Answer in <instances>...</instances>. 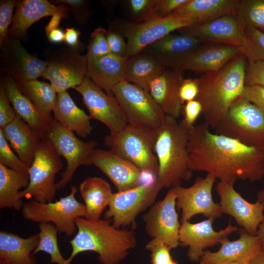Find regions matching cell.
Here are the masks:
<instances>
[{"mask_svg": "<svg viewBox=\"0 0 264 264\" xmlns=\"http://www.w3.org/2000/svg\"><path fill=\"white\" fill-rule=\"evenodd\" d=\"M189 129L182 121L166 115L154 136V152L157 158V181L162 188L180 185L189 181L193 171L188 164L187 144Z\"/></svg>", "mask_w": 264, "mask_h": 264, "instance_id": "obj_4", "label": "cell"}, {"mask_svg": "<svg viewBox=\"0 0 264 264\" xmlns=\"http://www.w3.org/2000/svg\"><path fill=\"white\" fill-rule=\"evenodd\" d=\"M128 58L109 54L88 60L87 75L108 94L113 95V88L125 80Z\"/></svg>", "mask_w": 264, "mask_h": 264, "instance_id": "obj_28", "label": "cell"}, {"mask_svg": "<svg viewBox=\"0 0 264 264\" xmlns=\"http://www.w3.org/2000/svg\"><path fill=\"white\" fill-rule=\"evenodd\" d=\"M198 93V87L196 79H183L179 91V98L182 104L196 99Z\"/></svg>", "mask_w": 264, "mask_h": 264, "instance_id": "obj_50", "label": "cell"}, {"mask_svg": "<svg viewBox=\"0 0 264 264\" xmlns=\"http://www.w3.org/2000/svg\"><path fill=\"white\" fill-rule=\"evenodd\" d=\"M239 0H188L172 15L189 18L195 24L202 23L218 18L236 15Z\"/></svg>", "mask_w": 264, "mask_h": 264, "instance_id": "obj_32", "label": "cell"}, {"mask_svg": "<svg viewBox=\"0 0 264 264\" xmlns=\"http://www.w3.org/2000/svg\"><path fill=\"white\" fill-rule=\"evenodd\" d=\"M176 197L171 188L164 198L154 202L143 216L146 233L152 239L164 243L171 249L179 242L180 223L176 210Z\"/></svg>", "mask_w": 264, "mask_h": 264, "instance_id": "obj_14", "label": "cell"}, {"mask_svg": "<svg viewBox=\"0 0 264 264\" xmlns=\"http://www.w3.org/2000/svg\"><path fill=\"white\" fill-rule=\"evenodd\" d=\"M43 77L50 82L57 93L80 85L87 74L86 55L71 48L54 53L47 60Z\"/></svg>", "mask_w": 264, "mask_h": 264, "instance_id": "obj_16", "label": "cell"}, {"mask_svg": "<svg viewBox=\"0 0 264 264\" xmlns=\"http://www.w3.org/2000/svg\"><path fill=\"white\" fill-rule=\"evenodd\" d=\"M0 129L11 148L20 159L30 167L42 138L18 115Z\"/></svg>", "mask_w": 264, "mask_h": 264, "instance_id": "obj_29", "label": "cell"}, {"mask_svg": "<svg viewBox=\"0 0 264 264\" xmlns=\"http://www.w3.org/2000/svg\"><path fill=\"white\" fill-rule=\"evenodd\" d=\"M245 27L236 15H228L179 30L204 42L232 45L242 51L246 45Z\"/></svg>", "mask_w": 264, "mask_h": 264, "instance_id": "obj_18", "label": "cell"}, {"mask_svg": "<svg viewBox=\"0 0 264 264\" xmlns=\"http://www.w3.org/2000/svg\"><path fill=\"white\" fill-rule=\"evenodd\" d=\"M165 69L152 56L141 52L128 57L125 80L149 92L151 83Z\"/></svg>", "mask_w": 264, "mask_h": 264, "instance_id": "obj_34", "label": "cell"}, {"mask_svg": "<svg viewBox=\"0 0 264 264\" xmlns=\"http://www.w3.org/2000/svg\"><path fill=\"white\" fill-rule=\"evenodd\" d=\"M169 264H177V263L175 261H173L171 263H170Z\"/></svg>", "mask_w": 264, "mask_h": 264, "instance_id": "obj_60", "label": "cell"}, {"mask_svg": "<svg viewBox=\"0 0 264 264\" xmlns=\"http://www.w3.org/2000/svg\"><path fill=\"white\" fill-rule=\"evenodd\" d=\"M57 2L63 3L73 7H80L85 3L82 0H57Z\"/></svg>", "mask_w": 264, "mask_h": 264, "instance_id": "obj_56", "label": "cell"}, {"mask_svg": "<svg viewBox=\"0 0 264 264\" xmlns=\"http://www.w3.org/2000/svg\"><path fill=\"white\" fill-rule=\"evenodd\" d=\"M90 164L104 174L118 192L125 191L140 185L141 171L111 150L95 149L91 155Z\"/></svg>", "mask_w": 264, "mask_h": 264, "instance_id": "obj_21", "label": "cell"}, {"mask_svg": "<svg viewBox=\"0 0 264 264\" xmlns=\"http://www.w3.org/2000/svg\"><path fill=\"white\" fill-rule=\"evenodd\" d=\"M59 13L67 15V8L64 5L56 6L46 0L17 1L8 37L17 39L24 38L27 29L34 23L44 17Z\"/></svg>", "mask_w": 264, "mask_h": 264, "instance_id": "obj_26", "label": "cell"}, {"mask_svg": "<svg viewBox=\"0 0 264 264\" xmlns=\"http://www.w3.org/2000/svg\"><path fill=\"white\" fill-rule=\"evenodd\" d=\"M66 15H67L59 13L52 16L50 21L44 28L46 35H47L51 31L58 28L61 19L64 17H66Z\"/></svg>", "mask_w": 264, "mask_h": 264, "instance_id": "obj_53", "label": "cell"}, {"mask_svg": "<svg viewBox=\"0 0 264 264\" xmlns=\"http://www.w3.org/2000/svg\"><path fill=\"white\" fill-rule=\"evenodd\" d=\"M215 129V133L264 153V112L240 97Z\"/></svg>", "mask_w": 264, "mask_h": 264, "instance_id": "obj_6", "label": "cell"}, {"mask_svg": "<svg viewBox=\"0 0 264 264\" xmlns=\"http://www.w3.org/2000/svg\"><path fill=\"white\" fill-rule=\"evenodd\" d=\"M241 97L264 112V87L256 85L245 86Z\"/></svg>", "mask_w": 264, "mask_h": 264, "instance_id": "obj_48", "label": "cell"}, {"mask_svg": "<svg viewBox=\"0 0 264 264\" xmlns=\"http://www.w3.org/2000/svg\"><path fill=\"white\" fill-rule=\"evenodd\" d=\"M248 264H264V249L261 250L255 255Z\"/></svg>", "mask_w": 264, "mask_h": 264, "instance_id": "obj_55", "label": "cell"}, {"mask_svg": "<svg viewBox=\"0 0 264 264\" xmlns=\"http://www.w3.org/2000/svg\"><path fill=\"white\" fill-rule=\"evenodd\" d=\"M107 31L99 27L91 33L86 54L88 61L110 54L106 38Z\"/></svg>", "mask_w": 264, "mask_h": 264, "instance_id": "obj_40", "label": "cell"}, {"mask_svg": "<svg viewBox=\"0 0 264 264\" xmlns=\"http://www.w3.org/2000/svg\"><path fill=\"white\" fill-rule=\"evenodd\" d=\"M52 111L54 120L79 136L84 138L91 133L92 127L89 116L77 107L66 91L57 93Z\"/></svg>", "mask_w": 264, "mask_h": 264, "instance_id": "obj_31", "label": "cell"}, {"mask_svg": "<svg viewBox=\"0 0 264 264\" xmlns=\"http://www.w3.org/2000/svg\"><path fill=\"white\" fill-rule=\"evenodd\" d=\"M39 242V234L22 238L6 231L0 232V264H37L32 253Z\"/></svg>", "mask_w": 264, "mask_h": 264, "instance_id": "obj_30", "label": "cell"}, {"mask_svg": "<svg viewBox=\"0 0 264 264\" xmlns=\"http://www.w3.org/2000/svg\"><path fill=\"white\" fill-rule=\"evenodd\" d=\"M111 223L108 219L77 218V232L70 241L72 252L67 261L70 263L80 253L93 251L101 264H118L136 247L137 239L133 230L116 228Z\"/></svg>", "mask_w": 264, "mask_h": 264, "instance_id": "obj_3", "label": "cell"}, {"mask_svg": "<svg viewBox=\"0 0 264 264\" xmlns=\"http://www.w3.org/2000/svg\"><path fill=\"white\" fill-rule=\"evenodd\" d=\"M264 206V189L261 190L257 195V200Z\"/></svg>", "mask_w": 264, "mask_h": 264, "instance_id": "obj_58", "label": "cell"}, {"mask_svg": "<svg viewBox=\"0 0 264 264\" xmlns=\"http://www.w3.org/2000/svg\"><path fill=\"white\" fill-rule=\"evenodd\" d=\"M0 163L15 171L28 174L29 167L11 150L0 129Z\"/></svg>", "mask_w": 264, "mask_h": 264, "instance_id": "obj_41", "label": "cell"}, {"mask_svg": "<svg viewBox=\"0 0 264 264\" xmlns=\"http://www.w3.org/2000/svg\"><path fill=\"white\" fill-rule=\"evenodd\" d=\"M183 71L181 68H165L150 86V94L164 113L176 119L183 108L179 91Z\"/></svg>", "mask_w": 264, "mask_h": 264, "instance_id": "obj_22", "label": "cell"}, {"mask_svg": "<svg viewBox=\"0 0 264 264\" xmlns=\"http://www.w3.org/2000/svg\"><path fill=\"white\" fill-rule=\"evenodd\" d=\"M1 46L4 48L5 60L17 81L35 80L43 77L47 62L28 53L18 39L8 37Z\"/></svg>", "mask_w": 264, "mask_h": 264, "instance_id": "obj_27", "label": "cell"}, {"mask_svg": "<svg viewBox=\"0 0 264 264\" xmlns=\"http://www.w3.org/2000/svg\"><path fill=\"white\" fill-rule=\"evenodd\" d=\"M246 58L241 54L219 70L197 78L196 98L202 106L204 123L215 129L232 105L241 97L245 86Z\"/></svg>", "mask_w": 264, "mask_h": 264, "instance_id": "obj_2", "label": "cell"}, {"mask_svg": "<svg viewBox=\"0 0 264 264\" xmlns=\"http://www.w3.org/2000/svg\"><path fill=\"white\" fill-rule=\"evenodd\" d=\"M239 239L229 241L228 237L221 242L220 249L215 252L204 251L199 260L203 264H222L230 262L247 264L262 248L257 235H249L244 229H240Z\"/></svg>", "mask_w": 264, "mask_h": 264, "instance_id": "obj_23", "label": "cell"}, {"mask_svg": "<svg viewBox=\"0 0 264 264\" xmlns=\"http://www.w3.org/2000/svg\"><path fill=\"white\" fill-rule=\"evenodd\" d=\"M157 0H130L128 1L130 9L138 23L157 18Z\"/></svg>", "mask_w": 264, "mask_h": 264, "instance_id": "obj_42", "label": "cell"}, {"mask_svg": "<svg viewBox=\"0 0 264 264\" xmlns=\"http://www.w3.org/2000/svg\"></svg>", "mask_w": 264, "mask_h": 264, "instance_id": "obj_62", "label": "cell"}, {"mask_svg": "<svg viewBox=\"0 0 264 264\" xmlns=\"http://www.w3.org/2000/svg\"><path fill=\"white\" fill-rule=\"evenodd\" d=\"M10 103L17 115L42 139L46 136L54 119L42 113L18 88L13 78L7 76L3 83Z\"/></svg>", "mask_w": 264, "mask_h": 264, "instance_id": "obj_25", "label": "cell"}, {"mask_svg": "<svg viewBox=\"0 0 264 264\" xmlns=\"http://www.w3.org/2000/svg\"><path fill=\"white\" fill-rule=\"evenodd\" d=\"M10 103L2 83L0 88V129L12 122L17 115Z\"/></svg>", "mask_w": 264, "mask_h": 264, "instance_id": "obj_47", "label": "cell"}, {"mask_svg": "<svg viewBox=\"0 0 264 264\" xmlns=\"http://www.w3.org/2000/svg\"><path fill=\"white\" fill-rule=\"evenodd\" d=\"M154 136L128 124L121 131L106 135L104 144L140 171H151L157 176L158 164L154 152Z\"/></svg>", "mask_w": 264, "mask_h": 264, "instance_id": "obj_9", "label": "cell"}, {"mask_svg": "<svg viewBox=\"0 0 264 264\" xmlns=\"http://www.w3.org/2000/svg\"><path fill=\"white\" fill-rule=\"evenodd\" d=\"M39 228V242L32 255L44 251L50 256L51 263L72 264L64 258L60 251L57 242L58 231L55 225L50 223L43 222L40 223Z\"/></svg>", "mask_w": 264, "mask_h": 264, "instance_id": "obj_37", "label": "cell"}, {"mask_svg": "<svg viewBox=\"0 0 264 264\" xmlns=\"http://www.w3.org/2000/svg\"><path fill=\"white\" fill-rule=\"evenodd\" d=\"M246 45L242 53L247 61L264 60V32L251 26L245 27Z\"/></svg>", "mask_w": 264, "mask_h": 264, "instance_id": "obj_39", "label": "cell"}, {"mask_svg": "<svg viewBox=\"0 0 264 264\" xmlns=\"http://www.w3.org/2000/svg\"><path fill=\"white\" fill-rule=\"evenodd\" d=\"M263 170L264 172V159H263Z\"/></svg>", "mask_w": 264, "mask_h": 264, "instance_id": "obj_61", "label": "cell"}, {"mask_svg": "<svg viewBox=\"0 0 264 264\" xmlns=\"http://www.w3.org/2000/svg\"><path fill=\"white\" fill-rule=\"evenodd\" d=\"M63 167L48 138H42L29 169V185L20 191V197L42 203L52 202L57 189L55 176Z\"/></svg>", "mask_w": 264, "mask_h": 264, "instance_id": "obj_7", "label": "cell"}, {"mask_svg": "<svg viewBox=\"0 0 264 264\" xmlns=\"http://www.w3.org/2000/svg\"><path fill=\"white\" fill-rule=\"evenodd\" d=\"M70 193L54 202L42 203L30 199L24 203L22 209L23 218L27 220L43 223H54L59 233L70 236L75 232V220L85 217L87 210L84 204L75 198L77 188L72 186Z\"/></svg>", "mask_w": 264, "mask_h": 264, "instance_id": "obj_8", "label": "cell"}, {"mask_svg": "<svg viewBox=\"0 0 264 264\" xmlns=\"http://www.w3.org/2000/svg\"><path fill=\"white\" fill-rule=\"evenodd\" d=\"M17 81L20 90L37 108L44 114L50 116L57 98V92L51 84L37 80Z\"/></svg>", "mask_w": 264, "mask_h": 264, "instance_id": "obj_36", "label": "cell"}, {"mask_svg": "<svg viewBox=\"0 0 264 264\" xmlns=\"http://www.w3.org/2000/svg\"><path fill=\"white\" fill-rule=\"evenodd\" d=\"M195 24L191 19L176 15L158 18L143 22H128L122 28L127 40L128 57L142 52L149 45L173 31Z\"/></svg>", "mask_w": 264, "mask_h": 264, "instance_id": "obj_12", "label": "cell"}, {"mask_svg": "<svg viewBox=\"0 0 264 264\" xmlns=\"http://www.w3.org/2000/svg\"><path fill=\"white\" fill-rule=\"evenodd\" d=\"M183 108L184 118L182 122L190 130L195 126V122L202 113V106L198 101L195 99L186 102Z\"/></svg>", "mask_w": 264, "mask_h": 264, "instance_id": "obj_49", "label": "cell"}, {"mask_svg": "<svg viewBox=\"0 0 264 264\" xmlns=\"http://www.w3.org/2000/svg\"><path fill=\"white\" fill-rule=\"evenodd\" d=\"M203 122L189 130L188 164L192 171L211 174L220 181L251 182L264 175V153L233 138L214 133Z\"/></svg>", "mask_w": 264, "mask_h": 264, "instance_id": "obj_1", "label": "cell"}, {"mask_svg": "<svg viewBox=\"0 0 264 264\" xmlns=\"http://www.w3.org/2000/svg\"><path fill=\"white\" fill-rule=\"evenodd\" d=\"M241 54L240 48L232 45H202L186 59L181 69L202 74L216 71Z\"/></svg>", "mask_w": 264, "mask_h": 264, "instance_id": "obj_24", "label": "cell"}, {"mask_svg": "<svg viewBox=\"0 0 264 264\" xmlns=\"http://www.w3.org/2000/svg\"><path fill=\"white\" fill-rule=\"evenodd\" d=\"M56 152L66 161V167L56 183L57 189L65 187L71 180L74 172L81 165H89L91 155L96 149L95 140L84 141L74 132L66 129L54 119L46 135Z\"/></svg>", "mask_w": 264, "mask_h": 264, "instance_id": "obj_11", "label": "cell"}, {"mask_svg": "<svg viewBox=\"0 0 264 264\" xmlns=\"http://www.w3.org/2000/svg\"><path fill=\"white\" fill-rule=\"evenodd\" d=\"M214 220L208 219L196 223H181L179 233L180 245L188 246L187 255L191 261L198 262L205 249L220 243L229 234L238 231L237 227L232 225L230 219L225 229L216 232L212 225Z\"/></svg>", "mask_w": 264, "mask_h": 264, "instance_id": "obj_19", "label": "cell"}, {"mask_svg": "<svg viewBox=\"0 0 264 264\" xmlns=\"http://www.w3.org/2000/svg\"><path fill=\"white\" fill-rule=\"evenodd\" d=\"M16 1L0 0V46L8 38V27L12 22V14Z\"/></svg>", "mask_w": 264, "mask_h": 264, "instance_id": "obj_44", "label": "cell"}, {"mask_svg": "<svg viewBox=\"0 0 264 264\" xmlns=\"http://www.w3.org/2000/svg\"><path fill=\"white\" fill-rule=\"evenodd\" d=\"M256 235L260 240L262 248L264 249V220L259 224Z\"/></svg>", "mask_w": 264, "mask_h": 264, "instance_id": "obj_57", "label": "cell"}, {"mask_svg": "<svg viewBox=\"0 0 264 264\" xmlns=\"http://www.w3.org/2000/svg\"><path fill=\"white\" fill-rule=\"evenodd\" d=\"M28 174L13 170L0 163V208L22 210L24 203L20 189L27 187Z\"/></svg>", "mask_w": 264, "mask_h": 264, "instance_id": "obj_35", "label": "cell"}, {"mask_svg": "<svg viewBox=\"0 0 264 264\" xmlns=\"http://www.w3.org/2000/svg\"><path fill=\"white\" fill-rule=\"evenodd\" d=\"M79 191L86 208L85 218L100 219L113 194L110 184L100 177H88L80 184Z\"/></svg>", "mask_w": 264, "mask_h": 264, "instance_id": "obj_33", "label": "cell"}, {"mask_svg": "<svg viewBox=\"0 0 264 264\" xmlns=\"http://www.w3.org/2000/svg\"><path fill=\"white\" fill-rule=\"evenodd\" d=\"M236 15L245 26H251L264 32V0H239Z\"/></svg>", "mask_w": 264, "mask_h": 264, "instance_id": "obj_38", "label": "cell"}, {"mask_svg": "<svg viewBox=\"0 0 264 264\" xmlns=\"http://www.w3.org/2000/svg\"><path fill=\"white\" fill-rule=\"evenodd\" d=\"M151 252V264H169L173 260L169 246L156 239H152L146 245Z\"/></svg>", "mask_w": 264, "mask_h": 264, "instance_id": "obj_43", "label": "cell"}, {"mask_svg": "<svg viewBox=\"0 0 264 264\" xmlns=\"http://www.w3.org/2000/svg\"><path fill=\"white\" fill-rule=\"evenodd\" d=\"M46 36L48 41L51 43L57 44L65 42V32L60 28L51 31Z\"/></svg>", "mask_w": 264, "mask_h": 264, "instance_id": "obj_54", "label": "cell"}, {"mask_svg": "<svg viewBox=\"0 0 264 264\" xmlns=\"http://www.w3.org/2000/svg\"><path fill=\"white\" fill-rule=\"evenodd\" d=\"M82 96L90 119L105 125L110 133H116L127 125L124 112L113 95L108 94L87 75L82 84L75 87Z\"/></svg>", "mask_w": 264, "mask_h": 264, "instance_id": "obj_15", "label": "cell"}, {"mask_svg": "<svg viewBox=\"0 0 264 264\" xmlns=\"http://www.w3.org/2000/svg\"><path fill=\"white\" fill-rule=\"evenodd\" d=\"M162 188L157 182L141 184L128 190L113 193L105 213V219L110 220L115 227L133 226L138 215L151 207Z\"/></svg>", "mask_w": 264, "mask_h": 264, "instance_id": "obj_10", "label": "cell"}, {"mask_svg": "<svg viewBox=\"0 0 264 264\" xmlns=\"http://www.w3.org/2000/svg\"><path fill=\"white\" fill-rule=\"evenodd\" d=\"M112 93L128 125L154 134L166 115L149 92L125 80L117 84Z\"/></svg>", "mask_w": 264, "mask_h": 264, "instance_id": "obj_5", "label": "cell"}, {"mask_svg": "<svg viewBox=\"0 0 264 264\" xmlns=\"http://www.w3.org/2000/svg\"><path fill=\"white\" fill-rule=\"evenodd\" d=\"M81 34L79 30L74 27L67 28L65 31V43L71 49L78 51L82 45L79 40Z\"/></svg>", "mask_w": 264, "mask_h": 264, "instance_id": "obj_52", "label": "cell"}, {"mask_svg": "<svg viewBox=\"0 0 264 264\" xmlns=\"http://www.w3.org/2000/svg\"><path fill=\"white\" fill-rule=\"evenodd\" d=\"M216 191L220 198L222 213L233 217L249 235L256 236L259 224L264 220V206L258 201L251 203L246 200L234 189V184L220 181Z\"/></svg>", "mask_w": 264, "mask_h": 264, "instance_id": "obj_17", "label": "cell"}, {"mask_svg": "<svg viewBox=\"0 0 264 264\" xmlns=\"http://www.w3.org/2000/svg\"><path fill=\"white\" fill-rule=\"evenodd\" d=\"M188 0H157V18H163L172 15L186 3Z\"/></svg>", "mask_w": 264, "mask_h": 264, "instance_id": "obj_51", "label": "cell"}, {"mask_svg": "<svg viewBox=\"0 0 264 264\" xmlns=\"http://www.w3.org/2000/svg\"><path fill=\"white\" fill-rule=\"evenodd\" d=\"M247 62L245 69V86L264 87V60Z\"/></svg>", "mask_w": 264, "mask_h": 264, "instance_id": "obj_45", "label": "cell"}, {"mask_svg": "<svg viewBox=\"0 0 264 264\" xmlns=\"http://www.w3.org/2000/svg\"><path fill=\"white\" fill-rule=\"evenodd\" d=\"M106 38L110 54L118 57H128L127 44L122 35L109 30L107 31Z\"/></svg>", "mask_w": 264, "mask_h": 264, "instance_id": "obj_46", "label": "cell"}, {"mask_svg": "<svg viewBox=\"0 0 264 264\" xmlns=\"http://www.w3.org/2000/svg\"><path fill=\"white\" fill-rule=\"evenodd\" d=\"M216 179L213 175L207 174L204 177H198L189 187L180 185L174 187L176 206L181 211V223L189 221L198 214L214 220L222 215L220 204L215 203L212 198V189Z\"/></svg>", "mask_w": 264, "mask_h": 264, "instance_id": "obj_13", "label": "cell"}, {"mask_svg": "<svg viewBox=\"0 0 264 264\" xmlns=\"http://www.w3.org/2000/svg\"><path fill=\"white\" fill-rule=\"evenodd\" d=\"M166 35L142 51L154 58L165 68H181L186 59L204 42L190 34Z\"/></svg>", "mask_w": 264, "mask_h": 264, "instance_id": "obj_20", "label": "cell"}, {"mask_svg": "<svg viewBox=\"0 0 264 264\" xmlns=\"http://www.w3.org/2000/svg\"><path fill=\"white\" fill-rule=\"evenodd\" d=\"M200 264H203L200 263ZM222 264H247L242 263V262H230L225 263Z\"/></svg>", "mask_w": 264, "mask_h": 264, "instance_id": "obj_59", "label": "cell"}]
</instances>
